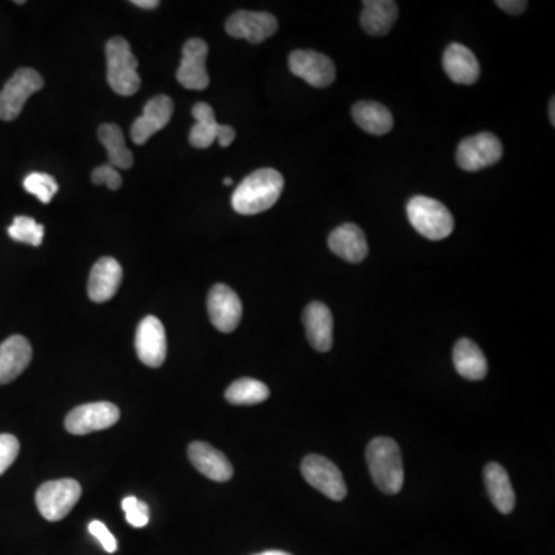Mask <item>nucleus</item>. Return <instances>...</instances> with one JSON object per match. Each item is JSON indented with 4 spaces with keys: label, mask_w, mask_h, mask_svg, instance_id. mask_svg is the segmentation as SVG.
<instances>
[{
    "label": "nucleus",
    "mask_w": 555,
    "mask_h": 555,
    "mask_svg": "<svg viewBox=\"0 0 555 555\" xmlns=\"http://www.w3.org/2000/svg\"><path fill=\"white\" fill-rule=\"evenodd\" d=\"M352 118L358 127L370 135L383 136L391 132L394 118L391 111L378 102L361 101L352 108Z\"/></svg>",
    "instance_id": "obj_26"
},
{
    "label": "nucleus",
    "mask_w": 555,
    "mask_h": 555,
    "mask_svg": "<svg viewBox=\"0 0 555 555\" xmlns=\"http://www.w3.org/2000/svg\"><path fill=\"white\" fill-rule=\"evenodd\" d=\"M196 124L190 130L189 141L193 147L209 148L218 139L221 147H229L236 138L235 128L216 122L215 111L207 102H198L192 110Z\"/></svg>",
    "instance_id": "obj_11"
},
{
    "label": "nucleus",
    "mask_w": 555,
    "mask_h": 555,
    "mask_svg": "<svg viewBox=\"0 0 555 555\" xmlns=\"http://www.w3.org/2000/svg\"><path fill=\"white\" fill-rule=\"evenodd\" d=\"M454 366L466 380L480 381L488 374V361L483 350L468 338H461L454 347Z\"/></svg>",
    "instance_id": "obj_23"
},
{
    "label": "nucleus",
    "mask_w": 555,
    "mask_h": 555,
    "mask_svg": "<svg viewBox=\"0 0 555 555\" xmlns=\"http://www.w3.org/2000/svg\"><path fill=\"white\" fill-rule=\"evenodd\" d=\"M175 104L169 96H156L145 104L142 115L133 122L130 136L138 145L145 144L148 139L169 124L173 116Z\"/></svg>",
    "instance_id": "obj_16"
},
{
    "label": "nucleus",
    "mask_w": 555,
    "mask_h": 555,
    "mask_svg": "<svg viewBox=\"0 0 555 555\" xmlns=\"http://www.w3.org/2000/svg\"><path fill=\"white\" fill-rule=\"evenodd\" d=\"M366 458L378 489L384 494H398L404 485L403 457L398 444L389 437L375 438L367 446Z\"/></svg>",
    "instance_id": "obj_2"
},
{
    "label": "nucleus",
    "mask_w": 555,
    "mask_h": 555,
    "mask_svg": "<svg viewBox=\"0 0 555 555\" xmlns=\"http://www.w3.org/2000/svg\"><path fill=\"white\" fill-rule=\"evenodd\" d=\"M82 488L73 478L47 481L36 492V505L48 522H59L78 505Z\"/></svg>",
    "instance_id": "obj_5"
},
{
    "label": "nucleus",
    "mask_w": 555,
    "mask_h": 555,
    "mask_svg": "<svg viewBox=\"0 0 555 555\" xmlns=\"http://www.w3.org/2000/svg\"><path fill=\"white\" fill-rule=\"evenodd\" d=\"M99 141L107 148L108 159L115 169H132L135 159L130 148L125 145L124 133L119 125L102 124L99 127Z\"/></svg>",
    "instance_id": "obj_27"
},
{
    "label": "nucleus",
    "mask_w": 555,
    "mask_h": 555,
    "mask_svg": "<svg viewBox=\"0 0 555 555\" xmlns=\"http://www.w3.org/2000/svg\"><path fill=\"white\" fill-rule=\"evenodd\" d=\"M224 184H226V185H232V184H233V181H232V179H230V178H226V179H224Z\"/></svg>",
    "instance_id": "obj_39"
},
{
    "label": "nucleus",
    "mask_w": 555,
    "mask_h": 555,
    "mask_svg": "<svg viewBox=\"0 0 555 555\" xmlns=\"http://www.w3.org/2000/svg\"><path fill=\"white\" fill-rule=\"evenodd\" d=\"M256 555H292V554H289V552H284V551H266Z\"/></svg>",
    "instance_id": "obj_38"
},
{
    "label": "nucleus",
    "mask_w": 555,
    "mask_h": 555,
    "mask_svg": "<svg viewBox=\"0 0 555 555\" xmlns=\"http://www.w3.org/2000/svg\"><path fill=\"white\" fill-rule=\"evenodd\" d=\"M21 451V444L14 435L0 434V475L4 474Z\"/></svg>",
    "instance_id": "obj_32"
},
{
    "label": "nucleus",
    "mask_w": 555,
    "mask_h": 555,
    "mask_svg": "<svg viewBox=\"0 0 555 555\" xmlns=\"http://www.w3.org/2000/svg\"><path fill=\"white\" fill-rule=\"evenodd\" d=\"M107 81L111 90L121 96H133L141 87L138 59L124 37H113L105 47Z\"/></svg>",
    "instance_id": "obj_3"
},
{
    "label": "nucleus",
    "mask_w": 555,
    "mask_h": 555,
    "mask_svg": "<svg viewBox=\"0 0 555 555\" xmlns=\"http://www.w3.org/2000/svg\"><path fill=\"white\" fill-rule=\"evenodd\" d=\"M189 458L192 465L210 480L224 483L233 477V466L229 458L204 441H195L190 444Z\"/></svg>",
    "instance_id": "obj_18"
},
{
    "label": "nucleus",
    "mask_w": 555,
    "mask_h": 555,
    "mask_svg": "<svg viewBox=\"0 0 555 555\" xmlns=\"http://www.w3.org/2000/svg\"><path fill=\"white\" fill-rule=\"evenodd\" d=\"M310 346L318 352H329L333 346V317L329 307L320 301H313L303 313Z\"/></svg>",
    "instance_id": "obj_20"
},
{
    "label": "nucleus",
    "mask_w": 555,
    "mask_h": 555,
    "mask_svg": "<svg viewBox=\"0 0 555 555\" xmlns=\"http://www.w3.org/2000/svg\"><path fill=\"white\" fill-rule=\"evenodd\" d=\"M91 181L96 185H107L110 190L121 189L122 176L111 164L101 165L91 173Z\"/></svg>",
    "instance_id": "obj_33"
},
{
    "label": "nucleus",
    "mask_w": 555,
    "mask_h": 555,
    "mask_svg": "<svg viewBox=\"0 0 555 555\" xmlns=\"http://www.w3.org/2000/svg\"><path fill=\"white\" fill-rule=\"evenodd\" d=\"M503 156L502 142L492 133H480L461 141L457 150V162L466 172L491 167Z\"/></svg>",
    "instance_id": "obj_9"
},
{
    "label": "nucleus",
    "mask_w": 555,
    "mask_h": 555,
    "mask_svg": "<svg viewBox=\"0 0 555 555\" xmlns=\"http://www.w3.org/2000/svg\"><path fill=\"white\" fill-rule=\"evenodd\" d=\"M443 68L455 84L472 85L480 78V64L465 45L451 44L446 48Z\"/></svg>",
    "instance_id": "obj_21"
},
{
    "label": "nucleus",
    "mask_w": 555,
    "mask_h": 555,
    "mask_svg": "<svg viewBox=\"0 0 555 555\" xmlns=\"http://www.w3.org/2000/svg\"><path fill=\"white\" fill-rule=\"evenodd\" d=\"M398 5L392 0H367L361 13V27L370 36H384L394 27Z\"/></svg>",
    "instance_id": "obj_24"
},
{
    "label": "nucleus",
    "mask_w": 555,
    "mask_h": 555,
    "mask_svg": "<svg viewBox=\"0 0 555 555\" xmlns=\"http://www.w3.org/2000/svg\"><path fill=\"white\" fill-rule=\"evenodd\" d=\"M209 56V45L206 41L193 37L185 42L182 48V59L176 71L179 84L187 90H206L210 84L206 61Z\"/></svg>",
    "instance_id": "obj_10"
},
{
    "label": "nucleus",
    "mask_w": 555,
    "mask_h": 555,
    "mask_svg": "<svg viewBox=\"0 0 555 555\" xmlns=\"http://www.w3.org/2000/svg\"><path fill=\"white\" fill-rule=\"evenodd\" d=\"M329 247L335 255L352 264L361 263L369 253L366 235L355 224H344L333 230L329 236Z\"/></svg>",
    "instance_id": "obj_22"
},
{
    "label": "nucleus",
    "mask_w": 555,
    "mask_h": 555,
    "mask_svg": "<svg viewBox=\"0 0 555 555\" xmlns=\"http://www.w3.org/2000/svg\"><path fill=\"white\" fill-rule=\"evenodd\" d=\"M24 187L28 193L36 196L44 204H50L51 199L56 196L59 190L58 182H56L53 176L39 172L30 173L25 178Z\"/></svg>",
    "instance_id": "obj_30"
},
{
    "label": "nucleus",
    "mask_w": 555,
    "mask_h": 555,
    "mask_svg": "<svg viewBox=\"0 0 555 555\" xmlns=\"http://www.w3.org/2000/svg\"><path fill=\"white\" fill-rule=\"evenodd\" d=\"M122 281L121 264L111 256H104L93 266L88 280V296L93 303H105L118 292Z\"/></svg>",
    "instance_id": "obj_17"
},
{
    "label": "nucleus",
    "mask_w": 555,
    "mask_h": 555,
    "mask_svg": "<svg viewBox=\"0 0 555 555\" xmlns=\"http://www.w3.org/2000/svg\"><path fill=\"white\" fill-rule=\"evenodd\" d=\"M136 354L148 367H159L167 357L164 324L156 317H145L136 330Z\"/></svg>",
    "instance_id": "obj_15"
},
{
    "label": "nucleus",
    "mask_w": 555,
    "mask_h": 555,
    "mask_svg": "<svg viewBox=\"0 0 555 555\" xmlns=\"http://www.w3.org/2000/svg\"><path fill=\"white\" fill-rule=\"evenodd\" d=\"M284 190V178L273 169H261L247 176L233 192L232 206L239 215H258L275 206Z\"/></svg>",
    "instance_id": "obj_1"
},
{
    "label": "nucleus",
    "mask_w": 555,
    "mask_h": 555,
    "mask_svg": "<svg viewBox=\"0 0 555 555\" xmlns=\"http://www.w3.org/2000/svg\"><path fill=\"white\" fill-rule=\"evenodd\" d=\"M549 121L552 125H555V99H551V104H549Z\"/></svg>",
    "instance_id": "obj_37"
},
{
    "label": "nucleus",
    "mask_w": 555,
    "mask_h": 555,
    "mask_svg": "<svg viewBox=\"0 0 555 555\" xmlns=\"http://www.w3.org/2000/svg\"><path fill=\"white\" fill-rule=\"evenodd\" d=\"M407 218L424 238L440 241L454 232V218L437 199L414 196L407 204Z\"/></svg>",
    "instance_id": "obj_4"
},
{
    "label": "nucleus",
    "mask_w": 555,
    "mask_h": 555,
    "mask_svg": "<svg viewBox=\"0 0 555 555\" xmlns=\"http://www.w3.org/2000/svg\"><path fill=\"white\" fill-rule=\"evenodd\" d=\"M122 511H124L127 522L133 528H144L150 522V509L136 497L124 498L122 500Z\"/></svg>",
    "instance_id": "obj_31"
},
{
    "label": "nucleus",
    "mask_w": 555,
    "mask_h": 555,
    "mask_svg": "<svg viewBox=\"0 0 555 555\" xmlns=\"http://www.w3.org/2000/svg\"><path fill=\"white\" fill-rule=\"evenodd\" d=\"M497 7L502 8L506 13L517 16V14H522L526 10L528 2H523V0H498Z\"/></svg>",
    "instance_id": "obj_35"
},
{
    "label": "nucleus",
    "mask_w": 555,
    "mask_h": 555,
    "mask_svg": "<svg viewBox=\"0 0 555 555\" xmlns=\"http://www.w3.org/2000/svg\"><path fill=\"white\" fill-rule=\"evenodd\" d=\"M45 229L42 224H37L36 219L30 216H16L8 235L17 241V243L30 244V246L39 247L44 239Z\"/></svg>",
    "instance_id": "obj_29"
},
{
    "label": "nucleus",
    "mask_w": 555,
    "mask_h": 555,
    "mask_svg": "<svg viewBox=\"0 0 555 555\" xmlns=\"http://www.w3.org/2000/svg\"><path fill=\"white\" fill-rule=\"evenodd\" d=\"M44 87V79L33 68H21L0 91V119L14 121L24 110L25 102Z\"/></svg>",
    "instance_id": "obj_6"
},
{
    "label": "nucleus",
    "mask_w": 555,
    "mask_h": 555,
    "mask_svg": "<svg viewBox=\"0 0 555 555\" xmlns=\"http://www.w3.org/2000/svg\"><path fill=\"white\" fill-rule=\"evenodd\" d=\"M289 68L295 76L315 88L329 87L335 76V64L324 54L312 50H296L289 56Z\"/></svg>",
    "instance_id": "obj_13"
},
{
    "label": "nucleus",
    "mask_w": 555,
    "mask_h": 555,
    "mask_svg": "<svg viewBox=\"0 0 555 555\" xmlns=\"http://www.w3.org/2000/svg\"><path fill=\"white\" fill-rule=\"evenodd\" d=\"M33 358L30 341L22 335H13L0 344V384L16 380L27 369Z\"/></svg>",
    "instance_id": "obj_19"
},
{
    "label": "nucleus",
    "mask_w": 555,
    "mask_h": 555,
    "mask_svg": "<svg viewBox=\"0 0 555 555\" xmlns=\"http://www.w3.org/2000/svg\"><path fill=\"white\" fill-rule=\"evenodd\" d=\"M132 4L144 8V10H155L161 5V2L159 0H133Z\"/></svg>",
    "instance_id": "obj_36"
},
{
    "label": "nucleus",
    "mask_w": 555,
    "mask_h": 555,
    "mask_svg": "<svg viewBox=\"0 0 555 555\" xmlns=\"http://www.w3.org/2000/svg\"><path fill=\"white\" fill-rule=\"evenodd\" d=\"M226 31L236 39H246L250 44H261L278 31V19L264 11H236L227 19Z\"/></svg>",
    "instance_id": "obj_14"
},
{
    "label": "nucleus",
    "mask_w": 555,
    "mask_h": 555,
    "mask_svg": "<svg viewBox=\"0 0 555 555\" xmlns=\"http://www.w3.org/2000/svg\"><path fill=\"white\" fill-rule=\"evenodd\" d=\"M121 412L118 406L108 401L82 404L65 418V429L73 435L91 434L104 431L118 423Z\"/></svg>",
    "instance_id": "obj_8"
},
{
    "label": "nucleus",
    "mask_w": 555,
    "mask_h": 555,
    "mask_svg": "<svg viewBox=\"0 0 555 555\" xmlns=\"http://www.w3.org/2000/svg\"><path fill=\"white\" fill-rule=\"evenodd\" d=\"M270 391L266 384L253 378H239L230 384L226 391V400L236 406H252L269 398Z\"/></svg>",
    "instance_id": "obj_28"
},
{
    "label": "nucleus",
    "mask_w": 555,
    "mask_h": 555,
    "mask_svg": "<svg viewBox=\"0 0 555 555\" xmlns=\"http://www.w3.org/2000/svg\"><path fill=\"white\" fill-rule=\"evenodd\" d=\"M301 472L312 488L326 495L330 500L341 502L347 494L346 481L337 465L323 455H307L301 465Z\"/></svg>",
    "instance_id": "obj_7"
},
{
    "label": "nucleus",
    "mask_w": 555,
    "mask_h": 555,
    "mask_svg": "<svg viewBox=\"0 0 555 555\" xmlns=\"http://www.w3.org/2000/svg\"><path fill=\"white\" fill-rule=\"evenodd\" d=\"M207 310L213 326L222 333L233 332L243 318V303L238 293L226 284L212 287L207 298Z\"/></svg>",
    "instance_id": "obj_12"
},
{
    "label": "nucleus",
    "mask_w": 555,
    "mask_h": 555,
    "mask_svg": "<svg viewBox=\"0 0 555 555\" xmlns=\"http://www.w3.org/2000/svg\"><path fill=\"white\" fill-rule=\"evenodd\" d=\"M88 531H90V534L101 543L102 548H104L108 554H113V552L118 551V542H116L115 535L108 531L104 523L95 520V522H91L90 525H88Z\"/></svg>",
    "instance_id": "obj_34"
},
{
    "label": "nucleus",
    "mask_w": 555,
    "mask_h": 555,
    "mask_svg": "<svg viewBox=\"0 0 555 555\" xmlns=\"http://www.w3.org/2000/svg\"><path fill=\"white\" fill-rule=\"evenodd\" d=\"M485 485L491 502L502 514H509L515 508V492L508 472L498 463L485 466Z\"/></svg>",
    "instance_id": "obj_25"
}]
</instances>
